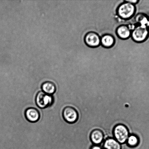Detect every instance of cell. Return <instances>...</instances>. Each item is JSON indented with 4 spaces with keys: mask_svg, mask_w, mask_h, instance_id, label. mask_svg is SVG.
<instances>
[{
    "mask_svg": "<svg viewBox=\"0 0 149 149\" xmlns=\"http://www.w3.org/2000/svg\"><path fill=\"white\" fill-rule=\"evenodd\" d=\"M133 40L138 43L145 41L149 36V31L147 26L137 25L131 31Z\"/></svg>",
    "mask_w": 149,
    "mask_h": 149,
    "instance_id": "7a4b0ae2",
    "label": "cell"
},
{
    "mask_svg": "<svg viewBox=\"0 0 149 149\" xmlns=\"http://www.w3.org/2000/svg\"><path fill=\"white\" fill-rule=\"evenodd\" d=\"M85 85H84V86H85ZM93 86H95L94 85H93ZM83 86H82V87H83ZM97 86V87H99L100 88L101 90H102V89H101V88H100V87H99V86H97V85H96V86ZM82 87L80 88V89H81V88H82ZM78 96H79V95H78Z\"/></svg>",
    "mask_w": 149,
    "mask_h": 149,
    "instance_id": "ac0fdd59",
    "label": "cell"
},
{
    "mask_svg": "<svg viewBox=\"0 0 149 149\" xmlns=\"http://www.w3.org/2000/svg\"><path fill=\"white\" fill-rule=\"evenodd\" d=\"M90 138L92 142L94 145H100L104 141V135L101 130H94L91 132Z\"/></svg>",
    "mask_w": 149,
    "mask_h": 149,
    "instance_id": "ba28073f",
    "label": "cell"
},
{
    "mask_svg": "<svg viewBox=\"0 0 149 149\" xmlns=\"http://www.w3.org/2000/svg\"><path fill=\"white\" fill-rule=\"evenodd\" d=\"M62 116L67 123L73 124L78 120V114L75 108L72 106H67L63 110Z\"/></svg>",
    "mask_w": 149,
    "mask_h": 149,
    "instance_id": "5b68a950",
    "label": "cell"
},
{
    "mask_svg": "<svg viewBox=\"0 0 149 149\" xmlns=\"http://www.w3.org/2000/svg\"><path fill=\"white\" fill-rule=\"evenodd\" d=\"M54 102V98L52 95L47 94L40 91L36 94V102L38 107L45 109L52 106Z\"/></svg>",
    "mask_w": 149,
    "mask_h": 149,
    "instance_id": "277c9868",
    "label": "cell"
},
{
    "mask_svg": "<svg viewBox=\"0 0 149 149\" xmlns=\"http://www.w3.org/2000/svg\"><path fill=\"white\" fill-rule=\"evenodd\" d=\"M115 40L113 36L109 34L103 35L101 37V44L104 47L109 48L114 45Z\"/></svg>",
    "mask_w": 149,
    "mask_h": 149,
    "instance_id": "8fae6325",
    "label": "cell"
},
{
    "mask_svg": "<svg viewBox=\"0 0 149 149\" xmlns=\"http://www.w3.org/2000/svg\"><path fill=\"white\" fill-rule=\"evenodd\" d=\"M84 41L86 45L91 47H96L101 44V37L97 33L91 31L86 34Z\"/></svg>",
    "mask_w": 149,
    "mask_h": 149,
    "instance_id": "8992f818",
    "label": "cell"
},
{
    "mask_svg": "<svg viewBox=\"0 0 149 149\" xmlns=\"http://www.w3.org/2000/svg\"><path fill=\"white\" fill-rule=\"evenodd\" d=\"M25 116L29 122L35 123L39 120L40 114L37 109L34 107H30L26 109L25 112Z\"/></svg>",
    "mask_w": 149,
    "mask_h": 149,
    "instance_id": "52a82bcc",
    "label": "cell"
},
{
    "mask_svg": "<svg viewBox=\"0 0 149 149\" xmlns=\"http://www.w3.org/2000/svg\"><path fill=\"white\" fill-rule=\"evenodd\" d=\"M136 11V7L135 5L125 1L118 7L117 12L120 18L128 20L133 17Z\"/></svg>",
    "mask_w": 149,
    "mask_h": 149,
    "instance_id": "6da1fadb",
    "label": "cell"
},
{
    "mask_svg": "<svg viewBox=\"0 0 149 149\" xmlns=\"http://www.w3.org/2000/svg\"></svg>",
    "mask_w": 149,
    "mask_h": 149,
    "instance_id": "d6986e66",
    "label": "cell"
},
{
    "mask_svg": "<svg viewBox=\"0 0 149 149\" xmlns=\"http://www.w3.org/2000/svg\"><path fill=\"white\" fill-rule=\"evenodd\" d=\"M149 19L147 15L143 13H140L135 17V21L137 25L147 26Z\"/></svg>",
    "mask_w": 149,
    "mask_h": 149,
    "instance_id": "4fadbf2b",
    "label": "cell"
},
{
    "mask_svg": "<svg viewBox=\"0 0 149 149\" xmlns=\"http://www.w3.org/2000/svg\"><path fill=\"white\" fill-rule=\"evenodd\" d=\"M139 142V139L137 136L134 134H130L126 143L128 146L134 147L137 146Z\"/></svg>",
    "mask_w": 149,
    "mask_h": 149,
    "instance_id": "5bb4252c",
    "label": "cell"
},
{
    "mask_svg": "<svg viewBox=\"0 0 149 149\" xmlns=\"http://www.w3.org/2000/svg\"><path fill=\"white\" fill-rule=\"evenodd\" d=\"M103 149H121V144L113 138H108L102 144Z\"/></svg>",
    "mask_w": 149,
    "mask_h": 149,
    "instance_id": "30bf717a",
    "label": "cell"
},
{
    "mask_svg": "<svg viewBox=\"0 0 149 149\" xmlns=\"http://www.w3.org/2000/svg\"><path fill=\"white\" fill-rule=\"evenodd\" d=\"M147 28H148V30L149 31V17L148 21V23H147Z\"/></svg>",
    "mask_w": 149,
    "mask_h": 149,
    "instance_id": "e0dca14e",
    "label": "cell"
},
{
    "mask_svg": "<svg viewBox=\"0 0 149 149\" xmlns=\"http://www.w3.org/2000/svg\"><path fill=\"white\" fill-rule=\"evenodd\" d=\"M129 135L128 128L122 124L116 125L113 128L114 138L121 144L127 142Z\"/></svg>",
    "mask_w": 149,
    "mask_h": 149,
    "instance_id": "3957f363",
    "label": "cell"
},
{
    "mask_svg": "<svg viewBox=\"0 0 149 149\" xmlns=\"http://www.w3.org/2000/svg\"><path fill=\"white\" fill-rule=\"evenodd\" d=\"M125 1H127V2L130 3L134 4V5L138 3L140 1H138V0H126Z\"/></svg>",
    "mask_w": 149,
    "mask_h": 149,
    "instance_id": "9a60e30c",
    "label": "cell"
},
{
    "mask_svg": "<svg viewBox=\"0 0 149 149\" xmlns=\"http://www.w3.org/2000/svg\"><path fill=\"white\" fill-rule=\"evenodd\" d=\"M42 91L47 94L52 95L56 92V87L55 84L52 82L46 81L42 85Z\"/></svg>",
    "mask_w": 149,
    "mask_h": 149,
    "instance_id": "7c38bea8",
    "label": "cell"
},
{
    "mask_svg": "<svg viewBox=\"0 0 149 149\" xmlns=\"http://www.w3.org/2000/svg\"><path fill=\"white\" fill-rule=\"evenodd\" d=\"M116 34L120 38L126 39L131 36V31L129 26L126 25H122L116 29Z\"/></svg>",
    "mask_w": 149,
    "mask_h": 149,
    "instance_id": "9c48e42d",
    "label": "cell"
},
{
    "mask_svg": "<svg viewBox=\"0 0 149 149\" xmlns=\"http://www.w3.org/2000/svg\"><path fill=\"white\" fill-rule=\"evenodd\" d=\"M90 149H103V148L101 144L100 145H93Z\"/></svg>",
    "mask_w": 149,
    "mask_h": 149,
    "instance_id": "2e32d148",
    "label": "cell"
}]
</instances>
